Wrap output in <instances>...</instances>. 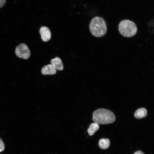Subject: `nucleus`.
Masks as SVG:
<instances>
[{"mask_svg":"<svg viewBox=\"0 0 154 154\" xmlns=\"http://www.w3.org/2000/svg\"><path fill=\"white\" fill-rule=\"evenodd\" d=\"M147 114V110L143 108L138 109L135 111L134 116L136 118L140 119L145 117Z\"/></svg>","mask_w":154,"mask_h":154,"instance_id":"6e6552de","label":"nucleus"},{"mask_svg":"<svg viewBox=\"0 0 154 154\" xmlns=\"http://www.w3.org/2000/svg\"><path fill=\"white\" fill-rule=\"evenodd\" d=\"M50 62L56 70L61 71L63 70V64L61 60L59 57H56L51 59Z\"/></svg>","mask_w":154,"mask_h":154,"instance_id":"0eeeda50","label":"nucleus"},{"mask_svg":"<svg viewBox=\"0 0 154 154\" xmlns=\"http://www.w3.org/2000/svg\"><path fill=\"white\" fill-rule=\"evenodd\" d=\"M39 32L43 41L47 42L50 39L51 32L48 27L45 26L42 27L40 29Z\"/></svg>","mask_w":154,"mask_h":154,"instance_id":"39448f33","label":"nucleus"},{"mask_svg":"<svg viewBox=\"0 0 154 154\" xmlns=\"http://www.w3.org/2000/svg\"><path fill=\"white\" fill-rule=\"evenodd\" d=\"M6 0H0V8L2 7L5 4Z\"/></svg>","mask_w":154,"mask_h":154,"instance_id":"f8f14e48","label":"nucleus"},{"mask_svg":"<svg viewBox=\"0 0 154 154\" xmlns=\"http://www.w3.org/2000/svg\"><path fill=\"white\" fill-rule=\"evenodd\" d=\"M99 128V125L98 123L95 122L91 123L87 130L89 135L90 136L93 135Z\"/></svg>","mask_w":154,"mask_h":154,"instance_id":"9d476101","label":"nucleus"},{"mask_svg":"<svg viewBox=\"0 0 154 154\" xmlns=\"http://www.w3.org/2000/svg\"><path fill=\"white\" fill-rule=\"evenodd\" d=\"M41 72L43 75H54L56 72V70L51 64H48L44 66Z\"/></svg>","mask_w":154,"mask_h":154,"instance_id":"423d86ee","label":"nucleus"},{"mask_svg":"<svg viewBox=\"0 0 154 154\" xmlns=\"http://www.w3.org/2000/svg\"><path fill=\"white\" fill-rule=\"evenodd\" d=\"M15 53L19 58L25 59H28L31 55L29 48L24 43L21 44L16 47Z\"/></svg>","mask_w":154,"mask_h":154,"instance_id":"20e7f679","label":"nucleus"},{"mask_svg":"<svg viewBox=\"0 0 154 154\" xmlns=\"http://www.w3.org/2000/svg\"><path fill=\"white\" fill-rule=\"evenodd\" d=\"M110 144L109 139L107 138L100 139L99 141L98 145L100 148L102 149H106L108 148Z\"/></svg>","mask_w":154,"mask_h":154,"instance_id":"1a4fd4ad","label":"nucleus"},{"mask_svg":"<svg viewBox=\"0 0 154 154\" xmlns=\"http://www.w3.org/2000/svg\"><path fill=\"white\" fill-rule=\"evenodd\" d=\"M134 154H144L141 151H138L135 152Z\"/></svg>","mask_w":154,"mask_h":154,"instance_id":"ddd939ff","label":"nucleus"},{"mask_svg":"<svg viewBox=\"0 0 154 154\" xmlns=\"http://www.w3.org/2000/svg\"><path fill=\"white\" fill-rule=\"evenodd\" d=\"M5 149V145L3 142L0 138V152L4 150Z\"/></svg>","mask_w":154,"mask_h":154,"instance_id":"9b49d317","label":"nucleus"},{"mask_svg":"<svg viewBox=\"0 0 154 154\" xmlns=\"http://www.w3.org/2000/svg\"><path fill=\"white\" fill-rule=\"evenodd\" d=\"M116 117L114 113L107 109H98L93 113L92 120L98 124L111 123H113Z\"/></svg>","mask_w":154,"mask_h":154,"instance_id":"f257e3e1","label":"nucleus"},{"mask_svg":"<svg viewBox=\"0 0 154 154\" xmlns=\"http://www.w3.org/2000/svg\"><path fill=\"white\" fill-rule=\"evenodd\" d=\"M118 30L120 34L126 37L135 35L137 33V28L135 23L128 19L121 21L118 25Z\"/></svg>","mask_w":154,"mask_h":154,"instance_id":"7ed1b4c3","label":"nucleus"},{"mask_svg":"<svg viewBox=\"0 0 154 154\" xmlns=\"http://www.w3.org/2000/svg\"><path fill=\"white\" fill-rule=\"evenodd\" d=\"M89 27L90 32L96 37H100L104 36L107 31L106 22L100 17L93 18L90 22Z\"/></svg>","mask_w":154,"mask_h":154,"instance_id":"f03ea898","label":"nucleus"}]
</instances>
